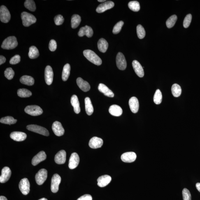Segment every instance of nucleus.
I'll return each mask as SVG.
<instances>
[{"label":"nucleus","instance_id":"nucleus-1","mask_svg":"<svg viewBox=\"0 0 200 200\" xmlns=\"http://www.w3.org/2000/svg\"><path fill=\"white\" fill-rule=\"evenodd\" d=\"M83 54L86 58L93 64L99 66L102 63L101 59L92 50H86L84 51Z\"/></svg>","mask_w":200,"mask_h":200},{"label":"nucleus","instance_id":"nucleus-2","mask_svg":"<svg viewBox=\"0 0 200 200\" xmlns=\"http://www.w3.org/2000/svg\"><path fill=\"white\" fill-rule=\"evenodd\" d=\"M18 43L17 39L15 36H12L8 37L3 41L1 45L2 48L5 50H12L16 48Z\"/></svg>","mask_w":200,"mask_h":200},{"label":"nucleus","instance_id":"nucleus-3","mask_svg":"<svg viewBox=\"0 0 200 200\" xmlns=\"http://www.w3.org/2000/svg\"><path fill=\"white\" fill-rule=\"evenodd\" d=\"M21 18L23 24L25 27H28L36 21V19L34 16L26 12L22 13Z\"/></svg>","mask_w":200,"mask_h":200},{"label":"nucleus","instance_id":"nucleus-4","mask_svg":"<svg viewBox=\"0 0 200 200\" xmlns=\"http://www.w3.org/2000/svg\"><path fill=\"white\" fill-rule=\"evenodd\" d=\"M26 128L29 131L43 135L44 136H48L50 135L48 130L41 126L35 124H31L27 126Z\"/></svg>","mask_w":200,"mask_h":200},{"label":"nucleus","instance_id":"nucleus-5","mask_svg":"<svg viewBox=\"0 0 200 200\" xmlns=\"http://www.w3.org/2000/svg\"><path fill=\"white\" fill-rule=\"evenodd\" d=\"M24 111L26 113L33 116L41 115L43 112L41 108L37 105H29L26 106Z\"/></svg>","mask_w":200,"mask_h":200},{"label":"nucleus","instance_id":"nucleus-6","mask_svg":"<svg viewBox=\"0 0 200 200\" xmlns=\"http://www.w3.org/2000/svg\"><path fill=\"white\" fill-rule=\"evenodd\" d=\"M11 15L7 8L4 5H2L0 8V19L1 21L5 23H7L9 21Z\"/></svg>","mask_w":200,"mask_h":200},{"label":"nucleus","instance_id":"nucleus-7","mask_svg":"<svg viewBox=\"0 0 200 200\" xmlns=\"http://www.w3.org/2000/svg\"><path fill=\"white\" fill-rule=\"evenodd\" d=\"M48 176V172L45 169L40 170L35 176L36 183L38 185H42L46 180Z\"/></svg>","mask_w":200,"mask_h":200},{"label":"nucleus","instance_id":"nucleus-8","mask_svg":"<svg viewBox=\"0 0 200 200\" xmlns=\"http://www.w3.org/2000/svg\"><path fill=\"white\" fill-rule=\"evenodd\" d=\"M30 185L27 178H24L20 180L19 183V188L22 194L24 195H27L30 192Z\"/></svg>","mask_w":200,"mask_h":200},{"label":"nucleus","instance_id":"nucleus-9","mask_svg":"<svg viewBox=\"0 0 200 200\" xmlns=\"http://www.w3.org/2000/svg\"><path fill=\"white\" fill-rule=\"evenodd\" d=\"M61 181V177L59 175L55 174L53 175L52 178L51 184V190L52 192L56 193L58 191L59 185Z\"/></svg>","mask_w":200,"mask_h":200},{"label":"nucleus","instance_id":"nucleus-10","mask_svg":"<svg viewBox=\"0 0 200 200\" xmlns=\"http://www.w3.org/2000/svg\"><path fill=\"white\" fill-rule=\"evenodd\" d=\"M117 65L119 69L124 70L127 66V63L123 54L121 52L117 54L116 57Z\"/></svg>","mask_w":200,"mask_h":200},{"label":"nucleus","instance_id":"nucleus-11","mask_svg":"<svg viewBox=\"0 0 200 200\" xmlns=\"http://www.w3.org/2000/svg\"><path fill=\"white\" fill-rule=\"evenodd\" d=\"M114 5V3L113 2L107 1L99 5L96 8V11L98 13H103L107 10L111 9Z\"/></svg>","mask_w":200,"mask_h":200},{"label":"nucleus","instance_id":"nucleus-12","mask_svg":"<svg viewBox=\"0 0 200 200\" xmlns=\"http://www.w3.org/2000/svg\"><path fill=\"white\" fill-rule=\"evenodd\" d=\"M54 72L51 67L47 66L45 68V78L46 83L48 85H50L53 80Z\"/></svg>","mask_w":200,"mask_h":200},{"label":"nucleus","instance_id":"nucleus-13","mask_svg":"<svg viewBox=\"0 0 200 200\" xmlns=\"http://www.w3.org/2000/svg\"><path fill=\"white\" fill-rule=\"evenodd\" d=\"M52 129L56 135L58 136H62L64 134L65 130L60 122H54L52 124Z\"/></svg>","mask_w":200,"mask_h":200},{"label":"nucleus","instance_id":"nucleus-14","mask_svg":"<svg viewBox=\"0 0 200 200\" xmlns=\"http://www.w3.org/2000/svg\"><path fill=\"white\" fill-rule=\"evenodd\" d=\"M80 162V157L76 153H73L70 157L69 163V167L70 169H75L78 165Z\"/></svg>","mask_w":200,"mask_h":200},{"label":"nucleus","instance_id":"nucleus-15","mask_svg":"<svg viewBox=\"0 0 200 200\" xmlns=\"http://www.w3.org/2000/svg\"><path fill=\"white\" fill-rule=\"evenodd\" d=\"M11 175V171L8 167H5L2 170V174L0 177V182L4 183L9 180Z\"/></svg>","mask_w":200,"mask_h":200},{"label":"nucleus","instance_id":"nucleus-16","mask_svg":"<svg viewBox=\"0 0 200 200\" xmlns=\"http://www.w3.org/2000/svg\"><path fill=\"white\" fill-rule=\"evenodd\" d=\"M136 158V155L134 152H127L122 154L121 159L124 162L131 163L134 162Z\"/></svg>","mask_w":200,"mask_h":200},{"label":"nucleus","instance_id":"nucleus-17","mask_svg":"<svg viewBox=\"0 0 200 200\" xmlns=\"http://www.w3.org/2000/svg\"><path fill=\"white\" fill-rule=\"evenodd\" d=\"M103 144V141L101 138L97 137H94L91 138L89 141V145L92 149L101 148Z\"/></svg>","mask_w":200,"mask_h":200},{"label":"nucleus","instance_id":"nucleus-18","mask_svg":"<svg viewBox=\"0 0 200 200\" xmlns=\"http://www.w3.org/2000/svg\"><path fill=\"white\" fill-rule=\"evenodd\" d=\"M93 29L90 26L86 25L80 28L78 33L79 36L82 37L86 35L88 38L92 37L93 35Z\"/></svg>","mask_w":200,"mask_h":200},{"label":"nucleus","instance_id":"nucleus-19","mask_svg":"<svg viewBox=\"0 0 200 200\" xmlns=\"http://www.w3.org/2000/svg\"><path fill=\"white\" fill-rule=\"evenodd\" d=\"M10 137L14 141L20 142L26 139L27 135L25 133L20 131H13L10 134Z\"/></svg>","mask_w":200,"mask_h":200},{"label":"nucleus","instance_id":"nucleus-20","mask_svg":"<svg viewBox=\"0 0 200 200\" xmlns=\"http://www.w3.org/2000/svg\"><path fill=\"white\" fill-rule=\"evenodd\" d=\"M46 158V155L43 151L39 152L32 159L31 163L33 166H36L40 162L45 160Z\"/></svg>","mask_w":200,"mask_h":200},{"label":"nucleus","instance_id":"nucleus-21","mask_svg":"<svg viewBox=\"0 0 200 200\" xmlns=\"http://www.w3.org/2000/svg\"><path fill=\"white\" fill-rule=\"evenodd\" d=\"M133 69L137 75L140 78H142L144 75L143 68L140 63L137 61L134 60L132 63Z\"/></svg>","mask_w":200,"mask_h":200},{"label":"nucleus","instance_id":"nucleus-22","mask_svg":"<svg viewBox=\"0 0 200 200\" xmlns=\"http://www.w3.org/2000/svg\"><path fill=\"white\" fill-rule=\"evenodd\" d=\"M112 180L109 175H104L99 177L97 180L98 185L100 187H104L108 185Z\"/></svg>","mask_w":200,"mask_h":200},{"label":"nucleus","instance_id":"nucleus-23","mask_svg":"<svg viewBox=\"0 0 200 200\" xmlns=\"http://www.w3.org/2000/svg\"><path fill=\"white\" fill-rule=\"evenodd\" d=\"M129 104L130 108L133 113H136L139 108V102L137 98L132 97L129 100Z\"/></svg>","mask_w":200,"mask_h":200},{"label":"nucleus","instance_id":"nucleus-24","mask_svg":"<svg viewBox=\"0 0 200 200\" xmlns=\"http://www.w3.org/2000/svg\"><path fill=\"white\" fill-rule=\"evenodd\" d=\"M66 152L64 150H61L56 154L55 157V161L58 164H65L66 161Z\"/></svg>","mask_w":200,"mask_h":200},{"label":"nucleus","instance_id":"nucleus-25","mask_svg":"<svg viewBox=\"0 0 200 200\" xmlns=\"http://www.w3.org/2000/svg\"><path fill=\"white\" fill-rule=\"evenodd\" d=\"M77 85L82 91L85 92H87L90 90L91 87L87 81H85L81 78H78L76 80Z\"/></svg>","mask_w":200,"mask_h":200},{"label":"nucleus","instance_id":"nucleus-26","mask_svg":"<svg viewBox=\"0 0 200 200\" xmlns=\"http://www.w3.org/2000/svg\"><path fill=\"white\" fill-rule=\"evenodd\" d=\"M98 90L104 95L109 97L113 98L114 96L113 93L106 85L103 83H100L98 87Z\"/></svg>","mask_w":200,"mask_h":200},{"label":"nucleus","instance_id":"nucleus-27","mask_svg":"<svg viewBox=\"0 0 200 200\" xmlns=\"http://www.w3.org/2000/svg\"><path fill=\"white\" fill-rule=\"evenodd\" d=\"M109 113L115 117H119L121 115L123 111L121 108L118 105H114L110 107L109 109Z\"/></svg>","mask_w":200,"mask_h":200},{"label":"nucleus","instance_id":"nucleus-28","mask_svg":"<svg viewBox=\"0 0 200 200\" xmlns=\"http://www.w3.org/2000/svg\"><path fill=\"white\" fill-rule=\"evenodd\" d=\"M71 102L72 106L74 108L75 113L78 114L80 112V102L78 97L76 95H73L71 98Z\"/></svg>","mask_w":200,"mask_h":200},{"label":"nucleus","instance_id":"nucleus-29","mask_svg":"<svg viewBox=\"0 0 200 200\" xmlns=\"http://www.w3.org/2000/svg\"><path fill=\"white\" fill-rule=\"evenodd\" d=\"M85 110L87 114L91 115L94 112V109L90 98L87 97L85 99Z\"/></svg>","mask_w":200,"mask_h":200},{"label":"nucleus","instance_id":"nucleus-30","mask_svg":"<svg viewBox=\"0 0 200 200\" xmlns=\"http://www.w3.org/2000/svg\"><path fill=\"white\" fill-rule=\"evenodd\" d=\"M98 47L100 52L105 53L108 48V42L104 39L101 38L98 42Z\"/></svg>","mask_w":200,"mask_h":200},{"label":"nucleus","instance_id":"nucleus-31","mask_svg":"<svg viewBox=\"0 0 200 200\" xmlns=\"http://www.w3.org/2000/svg\"><path fill=\"white\" fill-rule=\"evenodd\" d=\"M20 81L22 84L28 86H32L34 84L35 80L33 77L24 75L20 78Z\"/></svg>","mask_w":200,"mask_h":200},{"label":"nucleus","instance_id":"nucleus-32","mask_svg":"<svg viewBox=\"0 0 200 200\" xmlns=\"http://www.w3.org/2000/svg\"><path fill=\"white\" fill-rule=\"evenodd\" d=\"M70 71H71V66L69 64H67L63 68L62 73V79L63 81H66L69 78Z\"/></svg>","mask_w":200,"mask_h":200},{"label":"nucleus","instance_id":"nucleus-33","mask_svg":"<svg viewBox=\"0 0 200 200\" xmlns=\"http://www.w3.org/2000/svg\"><path fill=\"white\" fill-rule=\"evenodd\" d=\"M81 17L80 15L75 14L72 17L71 23V27L73 29L76 28L78 27L81 22Z\"/></svg>","mask_w":200,"mask_h":200},{"label":"nucleus","instance_id":"nucleus-34","mask_svg":"<svg viewBox=\"0 0 200 200\" xmlns=\"http://www.w3.org/2000/svg\"><path fill=\"white\" fill-rule=\"evenodd\" d=\"M172 94L175 97H178L181 95L182 89L178 84L175 83L172 86L171 88Z\"/></svg>","mask_w":200,"mask_h":200},{"label":"nucleus","instance_id":"nucleus-35","mask_svg":"<svg viewBox=\"0 0 200 200\" xmlns=\"http://www.w3.org/2000/svg\"><path fill=\"white\" fill-rule=\"evenodd\" d=\"M39 51L36 47L31 46L29 48L28 55L30 58L36 59L39 56Z\"/></svg>","mask_w":200,"mask_h":200},{"label":"nucleus","instance_id":"nucleus-36","mask_svg":"<svg viewBox=\"0 0 200 200\" xmlns=\"http://www.w3.org/2000/svg\"><path fill=\"white\" fill-rule=\"evenodd\" d=\"M17 95L21 98H28L30 97L32 95V93L28 90L26 89H18L17 92Z\"/></svg>","mask_w":200,"mask_h":200},{"label":"nucleus","instance_id":"nucleus-37","mask_svg":"<svg viewBox=\"0 0 200 200\" xmlns=\"http://www.w3.org/2000/svg\"><path fill=\"white\" fill-rule=\"evenodd\" d=\"M17 121V120L16 119L14 118L13 117L10 116L2 117L0 120V122L2 123L8 124L9 125L15 124Z\"/></svg>","mask_w":200,"mask_h":200},{"label":"nucleus","instance_id":"nucleus-38","mask_svg":"<svg viewBox=\"0 0 200 200\" xmlns=\"http://www.w3.org/2000/svg\"><path fill=\"white\" fill-rule=\"evenodd\" d=\"M24 6L26 8L31 12H34L36 9L35 3L32 0H26L24 2Z\"/></svg>","mask_w":200,"mask_h":200},{"label":"nucleus","instance_id":"nucleus-39","mask_svg":"<svg viewBox=\"0 0 200 200\" xmlns=\"http://www.w3.org/2000/svg\"><path fill=\"white\" fill-rule=\"evenodd\" d=\"M162 93L159 89L156 90L154 97V101L156 104L159 105L162 102Z\"/></svg>","mask_w":200,"mask_h":200},{"label":"nucleus","instance_id":"nucleus-40","mask_svg":"<svg viewBox=\"0 0 200 200\" xmlns=\"http://www.w3.org/2000/svg\"><path fill=\"white\" fill-rule=\"evenodd\" d=\"M177 20V17L176 15H172L168 18L166 22L167 27L168 28H171L174 26Z\"/></svg>","mask_w":200,"mask_h":200},{"label":"nucleus","instance_id":"nucleus-41","mask_svg":"<svg viewBox=\"0 0 200 200\" xmlns=\"http://www.w3.org/2000/svg\"><path fill=\"white\" fill-rule=\"evenodd\" d=\"M128 7L130 9L134 12H138L140 9L139 3L137 1H132L129 2Z\"/></svg>","mask_w":200,"mask_h":200},{"label":"nucleus","instance_id":"nucleus-42","mask_svg":"<svg viewBox=\"0 0 200 200\" xmlns=\"http://www.w3.org/2000/svg\"><path fill=\"white\" fill-rule=\"evenodd\" d=\"M137 33L139 38L142 39L145 37L146 35L144 28L141 24H139L136 28Z\"/></svg>","mask_w":200,"mask_h":200},{"label":"nucleus","instance_id":"nucleus-43","mask_svg":"<svg viewBox=\"0 0 200 200\" xmlns=\"http://www.w3.org/2000/svg\"><path fill=\"white\" fill-rule=\"evenodd\" d=\"M5 77L9 80H11L14 76L15 72L11 68H7L4 72Z\"/></svg>","mask_w":200,"mask_h":200},{"label":"nucleus","instance_id":"nucleus-44","mask_svg":"<svg viewBox=\"0 0 200 200\" xmlns=\"http://www.w3.org/2000/svg\"><path fill=\"white\" fill-rule=\"evenodd\" d=\"M124 22L122 21H120L117 22L114 26L113 30V34H117L120 32L123 26L124 25Z\"/></svg>","mask_w":200,"mask_h":200},{"label":"nucleus","instance_id":"nucleus-45","mask_svg":"<svg viewBox=\"0 0 200 200\" xmlns=\"http://www.w3.org/2000/svg\"><path fill=\"white\" fill-rule=\"evenodd\" d=\"M192 19V16L191 14L186 16L183 22V26L184 28H187L189 27L191 24Z\"/></svg>","mask_w":200,"mask_h":200},{"label":"nucleus","instance_id":"nucleus-46","mask_svg":"<svg viewBox=\"0 0 200 200\" xmlns=\"http://www.w3.org/2000/svg\"><path fill=\"white\" fill-rule=\"evenodd\" d=\"M183 200H191V193L188 189L184 188L182 191Z\"/></svg>","mask_w":200,"mask_h":200},{"label":"nucleus","instance_id":"nucleus-47","mask_svg":"<svg viewBox=\"0 0 200 200\" xmlns=\"http://www.w3.org/2000/svg\"><path fill=\"white\" fill-rule=\"evenodd\" d=\"M64 18L62 15H57L54 18V21L57 25H60L64 23Z\"/></svg>","mask_w":200,"mask_h":200},{"label":"nucleus","instance_id":"nucleus-48","mask_svg":"<svg viewBox=\"0 0 200 200\" xmlns=\"http://www.w3.org/2000/svg\"><path fill=\"white\" fill-rule=\"evenodd\" d=\"M20 56L19 55H17L11 58V59L10 60L9 62L10 64L12 65H15L20 62Z\"/></svg>","mask_w":200,"mask_h":200},{"label":"nucleus","instance_id":"nucleus-49","mask_svg":"<svg viewBox=\"0 0 200 200\" xmlns=\"http://www.w3.org/2000/svg\"><path fill=\"white\" fill-rule=\"evenodd\" d=\"M49 47L51 51H55L57 48V43L55 40L54 39L50 40Z\"/></svg>","mask_w":200,"mask_h":200},{"label":"nucleus","instance_id":"nucleus-50","mask_svg":"<svg viewBox=\"0 0 200 200\" xmlns=\"http://www.w3.org/2000/svg\"><path fill=\"white\" fill-rule=\"evenodd\" d=\"M92 196L90 194H86L79 198L77 200H92Z\"/></svg>","mask_w":200,"mask_h":200},{"label":"nucleus","instance_id":"nucleus-51","mask_svg":"<svg viewBox=\"0 0 200 200\" xmlns=\"http://www.w3.org/2000/svg\"><path fill=\"white\" fill-rule=\"evenodd\" d=\"M6 58L2 55L0 56V65L4 64L6 62Z\"/></svg>","mask_w":200,"mask_h":200},{"label":"nucleus","instance_id":"nucleus-52","mask_svg":"<svg viewBox=\"0 0 200 200\" xmlns=\"http://www.w3.org/2000/svg\"><path fill=\"white\" fill-rule=\"evenodd\" d=\"M196 189L200 192V183H197L196 184Z\"/></svg>","mask_w":200,"mask_h":200},{"label":"nucleus","instance_id":"nucleus-53","mask_svg":"<svg viewBox=\"0 0 200 200\" xmlns=\"http://www.w3.org/2000/svg\"><path fill=\"white\" fill-rule=\"evenodd\" d=\"M0 200H8L5 196H0Z\"/></svg>","mask_w":200,"mask_h":200},{"label":"nucleus","instance_id":"nucleus-54","mask_svg":"<svg viewBox=\"0 0 200 200\" xmlns=\"http://www.w3.org/2000/svg\"><path fill=\"white\" fill-rule=\"evenodd\" d=\"M98 1L99 2H104L106 1L105 0H104V1H103H103L102 0H98Z\"/></svg>","mask_w":200,"mask_h":200},{"label":"nucleus","instance_id":"nucleus-55","mask_svg":"<svg viewBox=\"0 0 200 200\" xmlns=\"http://www.w3.org/2000/svg\"><path fill=\"white\" fill-rule=\"evenodd\" d=\"M39 200H48V199H46V198H41V199H40Z\"/></svg>","mask_w":200,"mask_h":200}]
</instances>
